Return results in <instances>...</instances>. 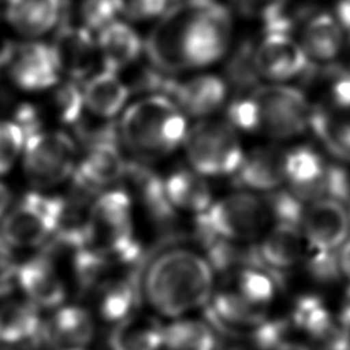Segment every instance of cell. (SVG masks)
I'll return each mask as SVG.
<instances>
[{
    "label": "cell",
    "mask_w": 350,
    "mask_h": 350,
    "mask_svg": "<svg viewBox=\"0 0 350 350\" xmlns=\"http://www.w3.org/2000/svg\"><path fill=\"white\" fill-rule=\"evenodd\" d=\"M83 246L134 267L141 245L134 235L133 200L126 190L108 189L93 198L83 224Z\"/></svg>",
    "instance_id": "277c9868"
},
{
    "label": "cell",
    "mask_w": 350,
    "mask_h": 350,
    "mask_svg": "<svg viewBox=\"0 0 350 350\" xmlns=\"http://www.w3.org/2000/svg\"><path fill=\"white\" fill-rule=\"evenodd\" d=\"M72 137L59 130H41L26 137L22 165L27 180L37 189H49L71 178L78 163Z\"/></svg>",
    "instance_id": "ba28073f"
},
{
    "label": "cell",
    "mask_w": 350,
    "mask_h": 350,
    "mask_svg": "<svg viewBox=\"0 0 350 350\" xmlns=\"http://www.w3.org/2000/svg\"><path fill=\"white\" fill-rule=\"evenodd\" d=\"M10 75L14 83L26 92H41L55 88L60 79L51 45L41 42L25 44L15 51Z\"/></svg>",
    "instance_id": "5bb4252c"
},
{
    "label": "cell",
    "mask_w": 350,
    "mask_h": 350,
    "mask_svg": "<svg viewBox=\"0 0 350 350\" xmlns=\"http://www.w3.org/2000/svg\"><path fill=\"white\" fill-rule=\"evenodd\" d=\"M44 320L30 301H7L0 306V342L37 345L42 342Z\"/></svg>",
    "instance_id": "603a6c76"
},
{
    "label": "cell",
    "mask_w": 350,
    "mask_h": 350,
    "mask_svg": "<svg viewBox=\"0 0 350 350\" xmlns=\"http://www.w3.org/2000/svg\"><path fill=\"white\" fill-rule=\"evenodd\" d=\"M257 253L264 267L276 275L294 267L302 257V235L299 228L276 224L257 245Z\"/></svg>",
    "instance_id": "484cf974"
},
{
    "label": "cell",
    "mask_w": 350,
    "mask_h": 350,
    "mask_svg": "<svg viewBox=\"0 0 350 350\" xmlns=\"http://www.w3.org/2000/svg\"><path fill=\"white\" fill-rule=\"evenodd\" d=\"M283 278L265 267H245L237 272V293L247 302L265 308L275 297Z\"/></svg>",
    "instance_id": "1f68e13d"
},
{
    "label": "cell",
    "mask_w": 350,
    "mask_h": 350,
    "mask_svg": "<svg viewBox=\"0 0 350 350\" xmlns=\"http://www.w3.org/2000/svg\"><path fill=\"white\" fill-rule=\"evenodd\" d=\"M16 48L14 46V44L0 34V68L11 63Z\"/></svg>",
    "instance_id": "bcb514c9"
},
{
    "label": "cell",
    "mask_w": 350,
    "mask_h": 350,
    "mask_svg": "<svg viewBox=\"0 0 350 350\" xmlns=\"http://www.w3.org/2000/svg\"><path fill=\"white\" fill-rule=\"evenodd\" d=\"M206 321L215 331L227 334H249L254 327L267 319L265 308L247 302L241 294L232 290L213 293L204 308Z\"/></svg>",
    "instance_id": "9a60e30c"
},
{
    "label": "cell",
    "mask_w": 350,
    "mask_h": 350,
    "mask_svg": "<svg viewBox=\"0 0 350 350\" xmlns=\"http://www.w3.org/2000/svg\"><path fill=\"white\" fill-rule=\"evenodd\" d=\"M253 52L249 46H242L230 60L227 67L228 81L241 90L252 89L260 78L253 60Z\"/></svg>",
    "instance_id": "60d3db41"
},
{
    "label": "cell",
    "mask_w": 350,
    "mask_h": 350,
    "mask_svg": "<svg viewBox=\"0 0 350 350\" xmlns=\"http://www.w3.org/2000/svg\"><path fill=\"white\" fill-rule=\"evenodd\" d=\"M94 336L92 313L79 305H62L44 320L42 342L63 349H82Z\"/></svg>",
    "instance_id": "ac0fdd59"
},
{
    "label": "cell",
    "mask_w": 350,
    "mask_h": 350,
    "mask_svg": "<svg viewBox=\"0 0 350 350\" xmlns=\"http://www.w3.org/2000/svg\"><path fill=\"white\" fill-rule=\"evenodd\" d=\"M346 49H347V52H349V56H350V36L347 37V40H346Z\"/></svg>",
    "instance_id": "f907efd6"
},
{
    "label": "cell",
    "mask_w": 350,
    "mask_h": 350,
    "mask_svg": "<svg viewBox=\"0 0 350 350\" xmlns=\"http://www.w3.org/2000/svg\"><path fill=\"white\" fill-rule=\"evenodd\" d=\"M96 44L104 70L113 72L133 64L142 49V42L134 29L118 21L100 30Z\"/></svg>",
    "instance_id": "cb8c5ba5"
},
{
    "label": "cell",
    "mask_w": 350,
    "mask_h": 350,
    "mask_svg": "<svg viewBox=\"0 0 350 350\" xmlns=\"http://www.w3.org/2000/svg\"><path fill=\"white\" fill-rule=\"evenodd\" d=\"M150 220L159 227H170L176 219L164 186V178L141 161H129L126 176Z\"/></svg>",
    "instance_id": "44dd1931"
},
{
    "label": "cell",
    "mask_w": 350,
    "mask_h": 350,
    "mask_svg": "<svg viewBox=\"0 0 350 350\" xmlns=\"http://www.w3.org/2000/svg\"><path fill=\"white\" fill-rule=\"evenodd\" d=\"M306 271L309 276L319 283H334L340 278L339 254L335 252L313 249L306 257Z\"/></svg>",
    "instance_id": "b9f144b4"
},
{
    "label": "cell",
    "mask_w": 350,
    "mask_h": 350,
    "mask_svg": "<svg viewBox=\"0 0 350 350\" xmlns=\"http://www.w3.org/2000/svg\"><path fill=\"white\" fill-rule=\"evenodd\" d=\"M51 49L60 74L67 75L71 81L83 79L89 75L96 57H98L97 44L86 27H62Z\"/></svg>",
    "instance_id": "2e32d148"
},
{
    "label": "cell",
    "mask_w": 350,
    "mask_h": 350,
    "mask_svg": "<svg viewBox=\"0 0 350 350\" xmlns=\"http://www.w3.org/2000/svg\"><path fill=\"white\" fill-rule=\"evenodd\" d=\"M258 77L273 83L284 82L308 71L310 60L290 33L267 31L253 52Z\"/></svg>",
    "instance_id": "8fae6325"
},
{
    "label": "cell",
    "mask_w": 350,
    "mask_h": 350,
    "mask_svg": "<svg viewBox=\"0 0 350 350\" xmlns=\"http://www.w3.org/2000/svg\"><path fill=\"white\" fill-rule=\"evenodd\" d=\"M170 97L186 116L206 119L224 104L227 82L212 74L197 75L183 82H175Z\"/></svg>",
    "instance_id": "e0dca14e"
},
{
    "label": "cell",
    "mask_w": 350,
    "mask_h": 350,
    "mask_svg": "<svg viewBox=\"0 0 350 350\" xmlns=\"http://www.w3.org/2000/svg\"><path fill=\"white\" fill-rule=\"evenodd\" d=\"M327 198L346 204L350 197V175L339 165H327L325 170Z\"/></svg>",
    "instance_id": "ee69618b"
},
{
    "label": "cell",
    "mask_w": 350,
    "mask_h": 350,
    "mask_svg": "<svg viewBox=\"0 0 350 350\" xmlns=\"http://www.w3.org/2000/svg\"><path fill=\"white\" fill-rule=\"evenodd\" d=\"M122 12L135 21L150 19L159 16L168 3V0H120Z\"/></svg>",
    "instance_id": "f6af8a7d"
},
{
    "label": "cell",
    "mask_w": 350,
    "mask_h": 350,
    "mask_svg": "<svg viewBox=\"0 0 350 350\" xmlns=\"http://www.w3.org/2000/svg\"><path fill=\"white\" fill-rule=\"evenodd\" d=\"M52 105L56 118L70 126H75L86 113L82 88H79L75 81L66 82L53 92Z\"/></svg>",
    "instance_id": "d590c367"
},
{
    "label": "cell",
    "mask_w": 350,
    "mask_h": 350,
    "mask_svg": "<svg viewBox=\"0 0 350 350\" xmlns=\"http://www.w3.org/2000/svg\"><path fill=\"white\" fill-rule=\"evenodd\" d=\"M346 204H347V206H349V211H347V212H349V217H350V197H349V200H347Z\"/></svg>",
    "instance_id": "816d5d0a"
},
{
    "label": "cell",
    "mask_w": 350,
    "mask_h": 350,
    "mask_svg": "<svg viewBox=\"0 0 350 350\" xmlns=\"http://www.w3.org/2000/svg\"><path fill=\"white\" fill-rule=\"evenodd\" d=\"M297 40L308 59L319 63L332 62L346 45L345 27L334 14L325 11L309 15Z\"/></svg>",
    "instance_id": "ffe728a7"
},
{
    "label": "cell",
    "mask_w": 350,
    "mask_h": 350,
    "mask_svg": "<svg viewBox=\"0 0 350 350\" xmlns=\"http://www.w3.org/2000/svg\"><path fill=\"white\" fill-rule=\"evenodd\" d=\"M16 286L38 309H56L66 299L64 282L49 254H37L19 264Z\"/></svg>",
    "instance_id": "7c38bea8"
},
{
    "label": "cell",
    "mask_w": 350,
    "mask_h": 350,
    "mask_svg": "<svg viewBox=\"0 0 350 350\" xmlns=\"http://www.w3.org/2000/svg\"><path fill=\"white\" fill-rule=\"evenodd\" d=\"M286 152L278 146H258L245 154L241 167L234 174L235 183L245 190L273 191L286 179Z\"/></svg>",
    "instance_id": "d6986e66"
},
{
    "label": "cell",
    "mask_w": 350,
    "mask_h": 350,
    "mask_svg": "<svg viewBox=\"0 0 350 350\" xmlns=\"http://www.w3.org/2000/svg\"><path fill=\"white\" fill-rule=\"evenodd\" d=\"M190 168L205 178L234 175L245 157L237 130L226 120L201 119L183 141Z\"/></svg>",
    "instance_id": "8992f818"
},
{
    "label": "cell",
    "mask_w": 350,
    "mask_h": 350,
    "mask_svg": "<svg viewBox=\"0 0 350 350\" xmlns=\"http://www.w3.org/2000/svg\"><path fill=\"white\" fill-rule=\"evenodd\" d=\"M85 109L89 115L112 120L122 113L130 96V88L118 72L104 70L88 79L82 88Z\"/></svg>",
    "instance_id": "7402d4cb"
},
{
    "label": "cell",
    "mask_w": 350,
    "mask_h": 350,
    "mask_svg": "<svg viewBox=\"0 0 350 350\" xmlns=\"http://www.w3.org/2000/svg\"><path fill=\"white\" fill-rule=\"evenodd\" d=\"M129 161L124 159L119 141H101L86 146L71 175L74 194L82 198H96L109 186L126 176Z\"/></svg>",
    "instance_id": "30bf717a"
},
{
    "label": "cell",
    "mask_w": 350,
    "mask_h": 350,
    "mask_svg": "<svg viewBox=\"0 0 350 350\" xmlns=\"http://www.w3.org/2000/svg\"><path fill=\"white\" fill-rule=\"evenodd\" d=\"M335 108L350 111V68L328 67L321 75Z\"/></svg>",
    "instance_id": "7bdbcfd3"
},
{
    "label": "cell",
    "mask_w": 350,
    "mask_h": 350,
    "mask_svg": "<svg viewBox=\"0 0 350 350\" xmlns=\"http://www.w3.org/2000/svg\"><path fill=\"white\" fill-rule=\"evenodd\" d=\"M66 200L40 191L25 194L3 217L0 238L8 247H37L57 231Z\"/></svg>",
    "instance_id": "52a82bcc"
},
{
    "label": "cell",
    "mask_w": 350,
    "mask_h": 350,
    "mask_svg": "<svg viewBox=\"0 0 350 350\" xmlns=\"http://www.w3.org/2000/svg\"><path fill=\"white\" fill-rule=\"evenodd\" d=\"M309 129L335 157L350 161V113L314 105L309 115Z\"/></svg>",
    "instance_id": "f1b7e54d"
},
{
    "label": "cell",
    "mask_w": 350,
    "mask_h": 350,
    "mask_svg": "<svg viewBox=\"0 0 350 350\" xmlns=\"http://www.w3.org/2000/svg\"><path fill=\"white\" fill-rule=\"evenodd\" d=\"M323 157L310 146H295L286 152L284 175L290 189L302 187L319 180L325 172Z\"/></svg>",
    "instance_id": "d6a6232c"
},
{
    "label": "cell",
    "mask_w": 350,
    "mask_h": 350,
    "mask_svg": "<svg viewBox=\"0 0 350 350\" xmlns=\"http://www.w3.org/2000/svg\"><path fill=\"white\" fill-rule=\"evenodd\" d=\"M264 200L271 217H273L278 224L302 228L306 208L304 206V201L293 194L291 190H273Z\"/></svg>",
    "instance_id": "e575fe53"
},
{
    "label": "cell",
    "mask_w": 350,
    "mask_h": 350,
    "mask_svg": "<svg viewBox=\"0 0 350 350\" xmlns=\"http://www.w3.org/2000/svg\"><path fill=\"white\" fill-rule=\"evenodd\" d=\"M119 144L139 160L160 159L176 150L186 138L187 116L165 94H146L122 112Z\"/></svg>",
    "instance_id": "3957f363"
},
{
    "label": "cell",
    "mask_w": 350,
    "mask_h": 350,
    "mask_svg": "<svg viewBox=\"0 0 350 350\" xmlns=\"http://www.w3.org/2000/svg\"><path fill=\"white\" fill-rule=\"evenodd\" d=\"M302 230L312 249L335 252L350 232V217L345 204L320 198L306 208Z\"/></svg>",
    "instance_id": "4fadbf2b"
},
{
    "label": "cell",
    "mask_w": 350,
    "mask_h": 350,
    "mask_svg": "<svg viewBox=\"0 0 350 350\" xmlns=\"http://www.w3.org/2000/svg\"><path fill=\"white\" fill-rule=\"evenodd\" d=\"M291 321L283 319H265L247 335L258 350H284L288 345Z\"/></svg>",
    "instance_id": "8d00e7d4"
},
{
    "label": "cell",
    "mask_w": 350,
    "mask_h": 350,
    "mask_svg": "<svg viewBox=\"0 0 350 350\" xmlns=\"http://www.w3.org/2000/svg\"><path fill=\"white\" fill-rule=\"evenodd\" d=\"M60 10L62 0H7L5 15L18 33L37 37L56 25Z\"/></svg>",
    "instance_id": "4316f807"
},
{
    "label": "cell",
    "mask_w": 350,
    "mask_h": 350,
    "mask_svg": "<svg viewBox=\"0 0 350 350\" xmlns=\"http://www.w3.org/2000/svg\"><path fill=\"white\" fill-rule=\"evenodd\" d=\"M257 103L261 130L275 139H290L309 127L310 104L297 88L272 83L256 88L252 93Z\"/></svg>",
    "instance_id": "9c48e42d"
},
{
    "label": "cell",
    "mask_w": 350,
    "mask_h": 350,
    "mask_svg": "<svg viewBox=\"0 0 350 350\" xmlns=\"http://www.w3.org/2000/svg\"><path fill=\"white\" fill-rule=\"evenodd\" d=\"M340 271L350 279V241H347L339 253Z\"/></svg>",
    "instance_id": "7dc6e473"
},
{
    "label": "cell",
    "mask_w": 350,
    "mask_h": 350,
    "mask_svg": "<svg viewBox=\"0 0 350 350\" xmlns=\"http://www.w3.org/2000/svg\"><path fill=\"white\" fill-rule=\"evenodd\" d=\"M163 327L152 317L133 313L112 328L108 336L109 350H160Z\"/></svg>",
    "instance_id": "83f0119b"
},
{
    "label": "cell",
    "mask_w": 350,
    "mask_h": 350,
    "mask_svg": "<svg viewBox=\"0 0 350 350\" xmlns=\"http://www.w3.org/2000/svg\"><path fill=\"white\" fill-rule=\"evenodd\" d=\"M290 321L316 340L329 328L334 319L321 298L313 294H305L295 301Z\"/></svg>",
    "instance_id": "836d02e7"
},
{
    "label": "cell",
    "mask_w": 350,
    "mask_h": 350,
    "mask_svg": "<svg viewBox=\"0 0 350 350\" xmlns=\"http://www.w3.org/2000/svg\"><path fill=\"white\" fill-rule=\"evenodd\" d=\"M235 130L256 131L261 129L260 111L252 94L239 96L227 107V120Z\"/></svg>",
    "instance_id": "f35d334b"
},
{
    "label": "cell",
    "mask_w": 350,
    "mask_h": 350,
    "mask_svg": "<svg viewBox=\"0 0 350 350\" xmlns=\"http://www.w3.org/2000/svg\"><path fill=\"white\" fill-rule=\"evenodd\" d=\"M215 328L202 320L179 317L163 327V347L167 350H216Z\"/></svg>",
    "instance_id": "4dcf8cb0"
},
{
    "label": "cell",
    "mask_w": 350,
    "mask_h": 350,
    "mask_svg": "<svg viewBox=\"0 0 350 350\" xmlns=\"http://www.w3.org/2000/svg\"><path fill=\"white\" fill-rule=\"evenodd\" d=\"M215 271L205 256L187 249H170L148 265L142 294L149 306L168 319L205 308L213 295Z\"/></svg>",
    "instance_id": "7a4b0ae2"
},
{
    "label": "cell",
    "mask_w": 350,
    "mask_h": 350,
    "mask_svg": "<svg viewBox=\"0 0 350 350\" xmlns=\"http://www.w3.org/2000/svg\"><path fill=\"white\" fill-rule=\"evenodd\" d=\"M63 350H83V349H79V347H74V349H63Z\"/></svg>",
    "instance_id": "f5cc1de1"
},
{
    "label": "cell",
    "mask_w": 350,
    "mask_h": 350,
    "mask_svg": "<svg viewBox=\"0 0 350 350\" xmlns=\"http://www.w3.org/2000/svg\"><path fill=\"white\" fill-rule=\"evenodd\" d=\"M11 204V191L7 185L0 182V219L4 217Z\"/></svg>",
    "instance_id": "c3c4849f"
},
{
    "label": "cell",
    "mask_w": 350,
    "mask_h": 350,
    "mask_svg": "<svg viewBox=\"0 0 350 350\" xmlns=\"http://www.w3.org/2000/svg\"><path fill=\"white\" fill-rule=\"evenodd\" d=\"M167 197L176 212H190L196 216L205 212L213 202L211 186L205 176L191 168H182L164 178Z\"/></svg>",
    "instance_id": "d4e9b609"
},
{
    "label": "cell",
    "mask_w": 350,
    "mask_h": 350,
    "mask_svg": "<svg viewBox=\"0 0 350 350\" xmlns=\"http://www.w3.org/2000/svg\"><path fill=\"white\" fill-rule=\"evenodd\" d=\"M284 350H309L306 347H301V346H295V345H288Z\"/></svg>",
    "instance_id": "681fc988"
},
{
    "label": "cell",
    "mask_w": 350,
    "mask_h": 350,
    "mask_svg": "<svg viewBox=\"0 0 350 350\" xmlns=\"http://www.w3.org/2000/svg\"><path fill=\"white\" fill-rule=\"evenodd\" d=\"M25 141V133L15 120H0V175L10 172L22 156Z\"/></svg>",
    "instance_id": "74e56055"
},
{
    "label": "cell",
    "mask_w": 350,
    "mask_h": 350,
    "mask_svg": "<svg viewBox=\"0 0 350 350\" xmlns=\"http://www.w3.org/2000/svg\"><path fill=\"white\" fill-rule=\"evenodd\" d=\"M271 215L264 198L250 191H237L213 201L196 216L200 237H215L250 243L261 235Z\"/></svg>",
    "instance_id": "5b68a950"
},
{
    "label": "cell",
    "mask_w": 350,
    "mask_h": 350,
    "mask_svg": "<svg viewBox=\"0 0 350 350\" xmlns=\"http://www.w3.org/2000/svg\"><path fill=\"white\" fill-rule=\"evenodd\" d=\"M119 12H122L120 0H83L81 5L82 21L89 30H101L112 23Z\"/></svg>",
    "instance_id": "ab89813d"
},
{
    "label": "cell",
    "mask_w": 350,
    "mask_h": 350,
    "mask_svg": "<svg viewBox=\"0 0 350 350\" xmlns=\"http://www.w3.org/2000/svg\"><path fill=\"white\" fill-rule=\"evenodd\" d=\"M97 310L108 323H119L133 314L138 301V286L134 275L116 276L97 290Z\"/></svg>",
    "instance_id": "f546056e"
},
{
    "label": "cell",
    "mask_w": 350,
    "mask_h": 350,
    "mask_svg": "<svg viewBox=\"0 0 350 350\" xmlns=\"http://www.w3.org/2000/svg\"><path fill=\"white\" fill-rule=\"evenodd\" d=\"M232 21L213 0H182L167 10L148 36L145 49L154 68L176 74L220 60L231 42Z\"/></svg>",
    "instance_id": "6da1fadb"
}]
</instances>
